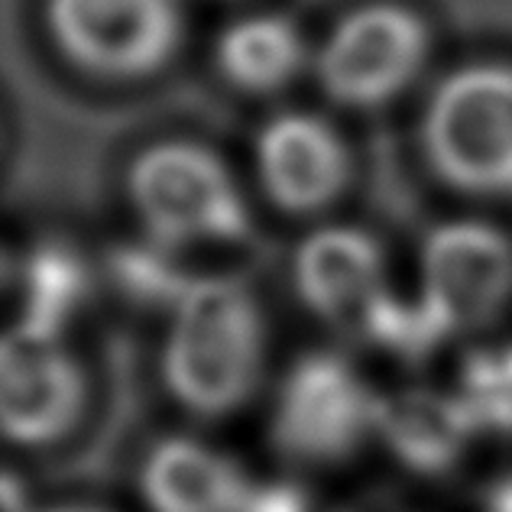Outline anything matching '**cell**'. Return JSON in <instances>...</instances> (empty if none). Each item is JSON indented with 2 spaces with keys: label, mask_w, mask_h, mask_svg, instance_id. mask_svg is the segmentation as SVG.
I'll return each mask as SVG.
<instances>
[{
  "label": "cell",
  "mask_w": 512,
  "mask_h": 512,
  "mask_svg": "<svg viewBox=\"0 0 512 512\" xmlns=\"http://www.w3.org/2000/svg\"><path fill=\"white\" fill-rule=\"evenodd\" d=\"M266 328L253 292L237 279H195L172 305L163 383L185 412L224 419L256 393Z\"/></svg>",
  "instance_id": "6da1fadb"
},
{
  "label": "cell",
  "mask_w": 512,
  "mask_h": 512,
  "mask_svg": "<svg viewBox=\"0 0 512 512\" xmlns=\"http://www.w3.org/2000/svg\"><path fill=\"white\" fill-rule=\"evenodd\" d=\"M127 198L146 240L166 250L240 244L253 234L250 208L218 153L192 140H163L133 156Z\"/></svg>",
  "instance_id": "7a4b0ae2"
},
{
  "label": "cell",
  "mask_w": 512,
  "mask_h": 512,
  "mask_svg": "<svg viewBox=\"0 0 512 512\" xmlns=\"http://www.w3.org/2000/svg\"><path fill=\"white\" fill-rule=\"evenodd\" d=\"M422 153L444 185L477 198H512V65L451 72L422 114Z\"/></svg>",
  "instance_id": "3957f363"
},
{
  "label": "cell",
  "mask_w": 512,
  "mask_h": 512,
  "mask_svg": "<svg viewBox=\"0 0 512 512\" xmlns=\"http://www.w3.org/2000/svg\"><path fill=\"white\" fill-rule=\"evenodd\" d=\"M46 26L75 69L107 82H143L182 46L179 0H46Z\"/></svg>",
  "instance_id": "277c9868"
},
{
  "label": "cell",
  "mask_w": 512,
  "mask_h": 512,
  "mask_svg": "<svg viewBox=\"0 0 512 512\" xmlns=\"http://www.w3.org/2000/svg\"><path fill=\"white\" fill-rule=\"evenodd\" d=\"M431 49V33L415 10L389 0L350 10L325 36L315 72L334 104L373 111L396 101L415 78Z\"/></svg>",
  "instance_id": "5b68a950"
},
{
  "label": "cell",
  "mask_w": 512,
  "mask_h": 512,
  "mask_svg": "<svg viewBox=\"0 0 512 512\" xmlns=\"http://www.w3.org/2000/svg\"><path fill=\"white\" fill-rule=\"evenodd\" d=\"M380 422V396L347 360L302 357L279 386L273 409L276 448L302 464H338Z\"/></svg>",
  "instance_id": "8992f818"
},
{
  "label": "cell",
  "mask_w": 512,
  "mask_h": 512,
  "mask_svg": "<svg viewBox=\"0 0 512 512\" xmlns=\"http://www.w3.org/2000/svg\"><path fill=\"white\" fill-rule=\"evenodd\" d=\"M422 302L444 334L493 325L512 302V240L483 221L438 224L422 244Z\"/></svg>",
  "instance_id": "52a82bcc"
},
{
  "label": "cell",
  "mask_w": 512,
  "mask_h": 512,
  "mask_svg": "<svg viewBox=\"0 0 512 512\" xmlns=\"http://www.w3.org/2000/svg\"><path fill=\"white\" fill-rule=\"evenodd\" d=\"M0 373L4 431L20 448L56 444L82 419L85 373L59 341L10 331Z\"/></svg>",
  "instance_id": "ba28073f"
},
{
  "label": "cell",
  "mask_w": 512,
  "mask_h": 512,
  "mask_svg": "<svg viewBox=\"0 0 512 512\" xmlns=\"http://www.w3.org/2000/svg\"><path fill=\"white\" fill-rule=\"evenodd\" d=\"M256 175L263 195L286 214H321L350 182L347 143L328 120L286 111L256 133Z\"/></svg>",
  "instance_id": "9c48e42d"
},
{
  "label": "cell",
  "mask_w": 512,
  "mask_h": 512,
  "mask_svg": "<svg viewBox=\"0 0 512 512\" xmlns=\"http://www.w3.org/2000/svg\"><path fill=\"white\" fill-rule=\"evenodd\" d=\"M295 289L318 318L344 331L367 334L380 308L393 299L380 244L357 227H321L295 253Z\"/></svg>",
  "instance_id": "30bf717a"
},
{
  "label": "cell",
  "mask_w": 512,
  "mask_h": 512,
  "mask_svg": "<svg viewBox=\"0 0 512 512\" xmlns=\"http://www.w3.org/2000/svg\"><path fill=\"white\" fill-rule=\"evenodd\" d=\"M150 512H244L253 483L231 457L195 438H163L140 467Z\"/></svg>",
  "instance_id": "8fae6325"
},
{
  "label": "cell",
  "mask_w": 512,
  "mask_h": 512,
  "mask_svg": "<svg viewBox=\"0 0 512 512\" xmlns=\"http://www.w3.org/2000/svg\"><path fill=\"white\" fill-rule=\"evenodd\" d=\"M477 425L470 422L464 402L457 396L409 389L393 399H380V422L376 435H383L402 464L422 474H441L461 457L467 438Z\"/></svg>",
  "instance_id": "7c38bea8"
},
{
  "label": "cell",
  "mask_w": 512,
  "mask_h": 512,
  "mask_svg": "<svg viewBox=\"0 0 512 512\" xmlns=\"http://www.w3.org/2000/svg\"><path fill=\"white\" fill-rule=\"evenodd\" d=\"M305 59V36L282 13H253L234 20L214 49L224 82L247 94H269L292 85L305 69Z\"/></svg>",
  "instance_id": "4fadbf2b"
},
{
  "label": "cell",
  "mask_w": 512,
  "mask_h": 512,
  "mask_svg": "<svg viewBox=\"0 0 512 512\" xmlns=\"http://www.w3.org/2000/svg\"><path fill=\"white\" fill-rule=\"evenodd\" d=\"M88 273L78 253L62 244H43L23 266V315L20 334L59 341V331L85 299Z\"/></svg>",
  "instance_id": "5bb4252c"
},
{
  "label": "cell",
  "mask_w": 512,
  "mask_h": 512,
  "mask_svg": "<svg viewBox=\"0 0 512 512\" xmlns=\"http://www.w3.org/2000/svg\"><path fill=\"white\" fill-rule=\"evenodd\" d=\"M457 399L464 402L477 428L512 431V347L477 350L464 363V383Z\"/></svg>",
  "instance_id": "9a60e30c"
},
{
  "label": "cell",
  "mask_w": 512,
  "mask_h": 512,
  "mask_svg": "<svg viewBox=\"0 0 512 512\" xmlns=\"http://www.w3.org/2000/svg\"><path fill=\"white\" fill-rule=\"evenodd\" d=\"M114 279L120 282L130 299L137 302H163L175 305L185 295V289L195 279L179 276V269L172 263V250L146 240L143 247L117 250L114 253Z\"/></svg>",
  "instance_id": "2e32d148"
},
{
  "label": "cell",
  "mask_w": 512,
  "mask_h": 512,
  "mask_svg": "<svg viewBox=\"0 0 512 512\" xmlns=\"http://www.w3.org/2000/svg\"><path fill=\"white\" fill-rule=\"evenodd\" d=\"M244 512H308V500L292 483H266L253 487Z\"/></svg>",
  "instance_id": "e0dca14e"
},
{
  "label": "cell",
  "mask_w": 512,
  "mask_h": 512,
  "mask_svg": "<svg viewBox=\"0 0 512 512\" xmlns=\"http://www.w3.org/2000/svg\"><path fill=\"white\" fill-rule=\"evenodd\" d=\"M490 512H512V477L503 480L490 496Z\"/></svg>",
  "instance_id": "ac0fdd59"
},
{
  "label": "cell",
  "mask_w": 512,
  "mask_h": 512,
  "mask_svg": "<svg viewBox=\"0 0 512 512\" xmlns=\"http://www.w3.org/2000/svg\"><path fill=\"white\" fill-rule=\"evenodd\" d=\"M36 512H104V509H91V506H52V509H36Z\"/></svg>",
  "instance_id": "d6986e66"
}]
</instances>
